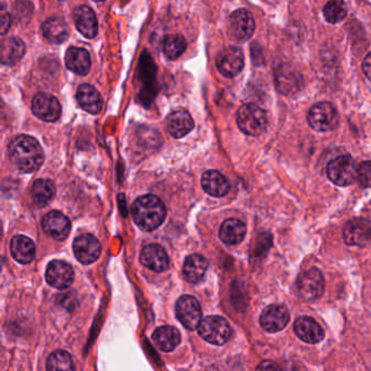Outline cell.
<instances>
[{
	"mask_svg": "<svg viewBox=\"0 0 371 371\" xmlns=\"http://www.w3.org/2000/svg\"><path fill=\"white\" fill-rule=\"evenodd\" d=\"M9 157L13 165L23 172H34L44 163V152L34 137L19 135L8 147Z\"/></svg>",
	"mask_w": 371,
	"mask_h": 371,
	"instance_id": "obj_1",
	"label": "cell"
},
{
	"mask_svg": "<svg viewBox=\"0 0 371 371\" xmlns=\"http://www.w3.org/2000/svg\"><path fill=\"white\" fill-rule=\"evenodd\" d=\"M165 205L155 195H144L132 205V217L139 229L152 232L163 225L166 219Z\"/></svg>",
	"mask_w": 371,
	"mask_h": 371,
	"instance_id": "obj_2",
	"label": "cell"
},
{
	"mask_svg": "<svg viewBox=\"0 0 371 371\" xmlns=\"http://www.w3.org/2000/svg\"><path fill=\"white\" fill-rule=\"evenodd\" d=\"M237 126L241 131L250 137H259L267 129L268 119L265 110L254 103L241 107L237 114Z\"/></svg>",
	"mask_w": 371,
	"mask_h": 371,
	"instance_id": "obj_3",
	"label": "cell"
},
{
	"mask_svg": "<svg viewBox=\"0 0 371 371\" xmlns=\"http://www.w3.org/2000/svg\"><path fill=\"white\" fill-rule=\"evenodd\" d=\"M201 338L214 345H223L231 337V328L225 318L209 316L201 320L199 325Z\"/></svg>",
	"mask_w": 371,
	"mask_h": 371,
	"instance_id": "obj_4",
	"label": "cell"
},
{
	"mask_svg": "<svg viewBox=\"0 0 371 371\" xmlns=\"http://www.w3.org/2000/svg\"><path fill=\"white\" fill-rule=\"evenodd\" d=\"M307 120L314 131H332L339 123L338 111L332 103L327 101L318 103L310 108Z\"/></svg>",
	"mask_w": 371,
	"mask_h": 371,
	"instance_id": "obj_5",
	"label": "cell"
},
{
	"mask_svg": "<svg viewBox=\"0 0 371 371\" xmlns=\"http://www.w3.org/2000/svg\"><path fill=\"white\" fill-rule=\"evenodd\" d=\"M328 178L339 186H348L357 178L355 161L350 155H343L331 160L327 167Z\"/></svg>",
	"mask_w": 371,
	"mask_h": 371,
	"instance_id": "obj_6",
	"label": "cell"
},
{
	"mask_svg": "<svg viewBox=\"0 0 371 371\" xmlns=\"http://www.w3.org/2000/svg\"><path fill=\"white\" fill-rule=\"evenodd\" d=\"M297 288L299 297L307 302H312L325 292V279L318 269H310L299 277Z\"/></svg>",
	"mask_w": 371,
	"mask_h": 371,
	"instance_id": "obj_7",
	"label": "cell"
},
{
	"mask_svg": "<svg viewBox=\"0 0 371 371\" xmlns=\"http://www.w3.org/2000/svg\"><path fill=\"white\" fill-rule=\"evenodd\" d=\"M177 318L188 330H195L201 321V308L199 301L191 295H183L176 305Z\"/></svg>",
	"mask_w": 371,
	"mask_h": 371,
	"instance_id": "obj_8",
	"label": "cell"
},
{
	"mask_svg": "<svg viewBox=\"0 0 371 371\" xmlns=\"http://www.w3.org/2000/svg\"><path fill=\"white\" fill-rule=\"evenodd\" d=\"M230 37L237 41H245L253 37L255 22L253 17L245 9H239L230 16L228 22Z\"/></svg>",
	"mask_w": 371,
	"mask_h": 371,
	"instance_id": "obj_9",
	"label": "cell"
},
{
	"mask_svg": "<svg viewBox=\"0 0 371 371\" xmlns=\"http://www.w3.org/2000/svg\"><path fill=\"white\" fill-rule=\"evenodd\" d=\"M33 114L43 121H57L61 114V106L54 96L47 93H39L32 101Z\"/></svg>",
	"mask_w": 371,
	"mask_h": 371,
	"instance_id": "obj_10",
	"label": "cell"
},
{
	"mask_svg": "<svg viewBox=\"0 0 371 371\" xmlns=\"http://www.w3.org/2000/svg\"><path fill=\"white\" fill-rule=\"evenodd\" d=\"M217 68L225 78H234L244 68V54L239 47H228L217 58Z\"/></svg>",
	"mask_w": 371,
	"mask_h": 371,
	"instance_id": "obj_11",
	"label": "cell"
},
{
	"mask_svg": "<svg viewBox=\"0 0 371 371\" xmlns=\"http://www.w3.org/2000/svg\"><path fill=\"white\" fill-rule=\"evenodd\" d=\"M73 252L81 263L90 265L101 256V245L94 235L82 234L73 242Z\"/></svg>",
	"mask_w": 371,
	"mask_h": 371,
	"instance_id": "obj_12",
	"label": "cell"
},
{
	"mask_svg": "<svg viewBox=\"0 0 371 371\" xmlns=\"http://www.w3.org/2000/svg\"><path fill=\"white\" fill-rule=\"evenodd\" d=\"M343 239L352 246H366L371 242V222L363 218L348 221L343 229Z\"/></svg>",
	"mask_w": 371,
	"mask_h": 371,
	"instance_id": "obj_13",
	"label": "cell"
},
{
	"mask_svg": "<svg viewBox=\"0 0 371 371\" xmlns=\"http://www.w3.org/2000/svg\"><path fill=\"white\" fill-rule=\"evenodd\" d=\"M74 280V271L69 263L63 261H52L46 270V281L54 289L70 288Z\"/></svg>",
	"mask_w": 371,
	"mask_h": 371,
	"instance_id": "obj_14",
	"label": "cell"
},
{
	"mask_svg": "<svg viewBox=\"0 0 371 371\" xmlns=\"http://www.w3.org/2000/svg\"><path fill=\"white\" fill-rule=\"evenodd\" d=\"M290 321V312L282 305H269L261 316V325L267 332L276 333L283 330Z\"/></svg>",
	"mask_w": 371,
	"mask_h": 371,
	"instance_id": "obj_15",
	"label": "cell"
},
{
	"mask_svg": "<svg viewBox=\"0 0 371 371\" xmlns=\"http://www.w3.org/2000/svg\"><path fill=\"white\" fill-rule=\"evenodd\" d=\"M43 229L47 235L54 240L63 241L69 235L71 223L65 214L54 210L47 214L43 219Z\"/></svg>",
	"mask_w": 371,
	"mask_h": 371,
	"instance_id": "obj_16",
	"label": "cell"
},
{
	"mask_svg": "<svg viewBox=\"0 0 371 371\" xmlns=\"http://www.w3.org/2000/svg\"><path fill=\"white\" fill-rule=\"evenodd\" d=\"M166 128L171 137L181 139L193 130V119L184 109H177L166 119Z\"/></svg>",
	"mask_w": 371,
	"mask_h": 371,
	"instance_id": "obj_17",
	"label": "cell"
},
{
	"mask_svg": "<svg viewBox=\"0 0 371 371\" xmlns=\"http://www.w3.org/2000/svg\"><path fill=\"white\" fill-rule=\"evenodd\" d=\"M139 261L150 270L155 272H163L169 265L167 253L160 245L150 244L141 252Z\"/></svg>",
	"mask_w": 371,
	"mask_h": 371,
	"instance_id": "obj_18",
	"label": "cell"
},
{
	"mask_svg": "<svg viewBox=\"0 0 371 371\" xmlns=\"http://www.w3.org/2000/svg\"><path fill=\"white\" fill-rule=\"evenodd\" d=\"M294 331L301 340L310 344H316L325 338V331L312 318H299L294 323Z\"/></svg>",
	"mask_w": 371,
	"mask_h": 371,
	"instance_id": "obj_19",
	"label": "cell"
},
{
	"mask_svg": "<svg viewBox=\"0 0 371 371\" xmlns=\"http://www.w3.org/2000/svg\"><path fill=\"white\" fill-rule=\"evenodd\" d=\"M77 29L88 39H93L97 35L98 23L95 13L88 6H80L73 12Z\"/></svg>",
	"mask_w": 371,
	"mask_h": 371,
	"instance_id": "obj_20",
	"label": "cell"
},
{
	"mask_svg": "<svg viewBox=\"0 0 371 371\" xmlns=\"http://www.w3.org/2000/svg\"><path fill=\"white\" fill-rule=\"evenodd\" d=\"M77 101L81 108L90 114H97L103 109V98L94 86L82 84L77 92Z\"/></svg>",
	"mask_w": 371,
	"mask_h": 371,
	"instance_id": "obj_21",
	"label": "cell"
},
{
	"mask_svg": "<svg viewBox=\"0 0 371 371\" xmlns=\"http://www.w3.org/2000/svg\"><path fill=\"white\" fill-rule=\"evenodd\" d=\"M11 255L18 263H30L33 261L37 248L33 241L24 235H17L13 237L10 245Z\"/></svg>",
	"mask_w": 371,
	"mask_h": 371,
	"instance_id": "obj_22",
	"label": "cell"
},
{
	"mask_svg": "<svg viewBox=\"0 0 371 371\" xmlns=\"http://www.w3.org/2000/svg\"><path fill=\"white\" fill-rule=\"evenodd\" d=\"M68 69L79 75H86L90 69V56L88 50L80 47H70L66 54Z\"/></svg>",
	"mask_w": 371,
	"mask_h": 371,
	"instance_id": "obj_23",
	"label": "cell"
},
{
	"mask_svg": "<svg viewBox=\"0 0 371 371\" xmlns=\"http://www.w3.org/2000/svg\"><path fill=\"white\" fill-rule=\"evenodd\" d=\"M208 269V261L204 256L193 255L188 256L184 261L183 276L186 281L190 283H199L204 278Z\"/></svg>",
	"mask_w": 371,
	"mask_h": 371,
	"instance_id": "obj_24",
	"label": "cell"
},
{
	"mask_svg": "<svg viewBox=\"0 0 371 371\" xmlns=\"http://www.w3.org/2000/svg\"><path fill=\"white\" fill-rule=\"evenodd\" d=\"M201 186L205 192L214 197H222L230 191L229 181L218 171L209 170L203 174Z\"/></svg>",
	"mask_w": 371,
	"mask_h": 371,
	"instance_id": "obj_25",
	"label": "cell"
},
{
	"mask_svg": "<svg viewBox=\"0 0 371 371\" xmlns=\"http://www.w3.org/2000/svg\"><path fill=\"white\" fill-rule=\"evenodd\" d=\"M45 39L54 44H61L69 37V28L63 19L50 18L41 26Z\"/></svg>",
	"mask_w": 371,
	"mask_h": 371,
	"instance_id": "obj_26",
	"label": "cell"
},
{
	"mask_svg": "<svg viewBox=\"0 0 371 371\" xmlns=\"http://www.w3.org/2000/svg\"><path fill=\"white\" fill-rule=\"evenodd\" d=\"M152 341L163 352H171L180 344L181 334L178 329L171 325H163L152 333Z\"/></svg>",
	"mask_w": 371,
	"mask_h": 371,
	"instance_id": "obj_27",
	"label": "cell"
},
{
	"mask_svg": "<svg viewBox=\"0 0 371 371\" xmlns=\"http://www.w3.org/2000/svg\"><path fill=\"white\" fill-rule=\"evenodd\" d=\"M26 54L23 41L18 37H6L1 41V62L3 65L13 66L20 61Z\"/></svg>",
	"mask_w": 371,
	"mask_h": 371,
	"instance_id": "obj_28",
	"label": "cell"
},
{
	"mask_svg": "<svg viewBox=\"0 0 371 371\" xmlns=\"http://www.w3.org/2000/svg\"><path fill=\"white\" fill-rule=\"evenodd\" d=\"M220 239L228 245L240 244L246 235V225L239 219H228L220 228Z\"/></svg>",
	"mask_w": 371,
	"mask_h": 371,
	"instance_id": "obj_29",
	"label": "cell"
},
{
	"mask_svg": "<svg viewBox=\"0 0 371 371\" xmlns=\"http://www.w3.org/2000/svg\"><path fill=\"white\" fill-rule=\"evenodd\" d=\"M56 195V186L48 179H39L33 184L32 197L39 207H45L54 199Z\"/></svg>",
	"mask_w": 371,
	"mask_h": 371,
	"instance_id": "obj_30",
	"label": "cell"
},
{
	"mask_svg": "<svg viewBox=\"0 0 371 371\" xmlns=\"http://www.w3.org/2000/svg\"><path fill=\"white\" fill-rule=\"evenodd\" d=\"M163 49L168 59H178L186 52V39L181 35H168L163 41Z\"/></svg>",
	"mask_w": 371,
	"mask_h": 371,
	"instance_id": "obj_31",
	"label": "cell"
},
{
	"mask_svg": "<svg viewBox=\"0 0 371 371\" xmlns=\"http://www.w3.org/2000/svg\"><path fill=\"white\" fill-rule=\"evenodd\" d=\"M323 16L329 23H339L348 16V7L342 0H330L325 3Z\"/></svg>",
	"mask_w": 371,
	"mask_h": 371,
	"instance_id": "obj_32",
	"label": "cell"
},
{
	"mask_svg": "<svg viewBox=\"0 0 371 371\" xmlns=\"http://www.w3.org/2000/svg\"><path fill=\"white\" fill-rule=\"evenodd\" d=\"M277 82L284 94H291L294 90H299V75L295 71L282 68L277 72Z\"/></svg>",
	"mask_w": 371,
	"mask_h": 371,
	"instance_id": "obj_33",
	"label": "cell"
},
{
	"mask_svg": "<svg viewBox=\"0 0 371 371\" xmlns=\"http://www.w3.org/2000/svg\"><path fill=\"white\" fill-rule=\"evenodd\" d=\"M72 359L65 351L54 352L47 361V370H74Z\"/></svg>",
	"mask_w": 371,
	"mask_h": 371,
	"instance_id": "obj_34",
	"label": "cell"
},
{
	"mask_svg": "<svg viewBox=\"0 0 371 371\" xmlns=\"http://www.w3.org/2000/svg\"><path fill=\"white\" fill-rule=\"evenodd\" d=\"M357 179L363 188H371V161H363L357 169Z\"/></svg>",
	"mask_w": 371,
	"mask_h": 371,
	"instance_id": "obj_35",
	"label": "cell"
},
{
	"mask_svg": "<svg viewBox=\"0 0 371 371\" xmlns=\"http://www.w3.org/2000/svg\"><path fill=\"white\" fill-rule=\"evenodd\" d=\"M10 16H9V13L6 12L5 9L3 8V13H1V34H6V32L10 29Z\"/></svg>",
	"mask_w": 371,
	"mask_h": 371,
	"instance_id": "obj_36",
	"label": "cell"
},
{
	"mask_svg": "<svg viewBox=\"0 0 371 371\" xmlns=\"http://www.w3.org/2000/svg\"><path fill=\"white\" fill-rule=\"evenodd\" d=\"M363 71L367 78L371 81V52L367 54L363 61Z\"/></svg>",
	"mask_w": 371,
	"mask_h": 371,
	"instance_id": "obj_37",
	"label": "cell"
},
{
	"mask_svg": "<svg viewBox=\"0 0 371 371\" xmlns=\"http://www.w3.org/2000/svg\"><path fill=\"white\" fill-rule=\"evenodd\" d=\"M258 370H267V369H280L278 365L274 363V361H263V363L257 366Z\"/></svg>",
	"mask_w": 371,
	"mask_h": 371,
	"instance_id": "obj_38",
	"label": "cell"
},
{
	"mask_svg": "<svg viewBox=\"0 0 371 371\" xmlns=\"http://www.w3.org/2000/svg\"><path fill=\"white\" fill-rule=\"evenodd\" d=\"M95 1H103V0H95Z\"/></svg>",
	"mask_w": 371,
	"mask_h": 371,
	"instance_id": "obj_39",
	"label": "cell"
},
{
	"mask_svg": "<svg viewBox=\"0 0 371 371\" xmlns=\"http://www.w3.org/2000/svg\"><path fill=\"white\" fill-rule=\"evenodd\" d=\"M59 1H66V0H59Z\"/></svg>",
	"mask_w": 371,
	"mask_h": 371,
	"instance_id": "obj_40",
	"label": "cell"
}]
</instances>
